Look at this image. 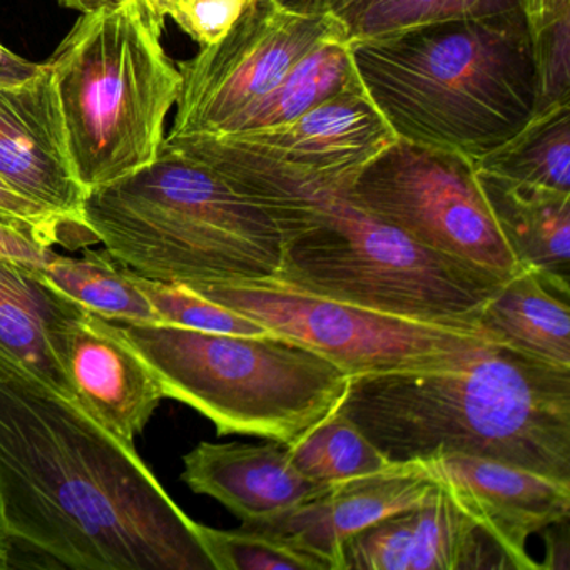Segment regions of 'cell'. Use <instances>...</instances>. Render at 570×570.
Instances as JSON below:
<instances>
[{"mask_svg":"<svg viewBox=\"0 0 570 570\" xmlns=\"http://www.w3.org/2000/svg\"><path fill=\"white\" fill-rule=\"evenodd\" d=\"M41 273L62 296L108 322L163 325L155 306L132 282L129 269L106 249L86 248L78 258L55 253Z\"/></svg>","mask_w":570,"mask_h":570,"instance_id":"22","label":"cell"},{"mask_svg":"<svg viewBox=\"0 0 570 570\" xmlns=\"http://www.w3.org/2000/svg\"><path fill=\"white\" fill-rule=\"evenodd\" d=\"M141 0L82 14L46 65L86 193L153 165L183 78Z\"/></svg>","mask_w":570,"mask_h":570,"instance_id":"6","label":"cell"},{"mask_svg":"<svg viewBox=\"0 0 570 570\" xmlns=\"http://www.w3.org/2000/svg\"><path fill=\"white\" fill-rule=\"evenodd\" d=\"M183 482L222 502L243 523L272 519L332 489L303 475L286 446L276 442H202L183 456Z\"/></svg>","mask_w":570,"mask_h":570,"instance_id":"17","label":"cell"},{"mask_svg":"<svg viewBox=\"0 0 570 570\" xmlns=\"http://www.w3.org/2000/svg\"><path fill=\"white\" fill-rule=\"evenodd\" d=\"M439 487L422 460L393 462L382 472L333 483L328 492L288 512L243 525L275 537L323 570H340L350 537L420 505Z\"/></svg>","mask_w":570,"mask_h":570,"instance_id":"14","label":"cell"},{"mask_svg":"<svg viewBox=\"0 0 570 570\" xmlns=\"http://www.w3.org/2000/svg\"><path fill=\"white\" fill-rule=\"evenodd\" d=\"M340 412L390 460H500L570 482V368L492 342L446 365L350 376Z\"/></svg>","mask_w":570,"mask_h":570,"instance_id":"2","label":"cell"},{"mask_svg":"<svg viewBox=\"0 0 570 570\" xmlns=\"http://www.w3.org/2000/svg\"><path fill=\"white\" fill-rule=\"evenodd\" d=\"M395 139L362 89L283 125L236 135L165 138V145L219 175L289 176L346 188Z\"/></svg>","mask_w":570,"mask_h":570,"instance_id":"11","label":"cell"},{"mask_svg":"<svg viewBox=\"0 0 570 570\" xmlns=\"http://www.w3.org/2000/svg\"><path fill=\"white\" fill-rule=\"evenodd\" d=\"M343 189L285 176L259 185L282 235L276 278L402 318L480 328V312L505 279L376 222Z\"/></svg>","mask_w":570,"mask_h":570,"instance_id":"4","label":"cell"},{"mask_svg":"<svg viewBox=\"0 0 570 570\" xmlns=\"http://www.w3.org/2000/svg\"><path fill=\"white\" fill-rule=\"evenodd\" d=\"M42 65L28 61L0 45V85H18L41 71Z\"/></svg>","mask_w":570,"mask_h":570,"instance_id":"34","label":"cell"},{"mask_svg":"<svg viewBox=\"0 0 570 570\" xmlns=\"http://www.w3.org/2000/svg\"><path fill=\"white\" fill-rule=\"evenodd\" d=\"M285 446L303 475L326 485L382 472L393 463L340 410Z\"/></svg>","mask_w":570,"mask_h":570,"instance_id":"25","label":"cell"},{"mask_svg":"<svg viewBox=\"0 0 570 570\" xmlns=\"http://www.w3.org/2000/svg\"><path fill=\"white\" fill-rule=\"evenodd\" d=\"M282 2L288 8L295 9V11L326 14V12H335L348 0H282Z\"/></svg>","mask_w":570,"mask_h":570,"instance_id":"35","label":"cell"},{"mask_svg":"<svg viewBox=\"0 0 570 570\" xmlns=\"http://www.w3.org/2000/svg\"><path fill=\"white\" fill-rule=\"evenodd\" d=\"M161 386L215 423L219 436L292 445L338 410L350 375L278 335L239 336L116 323Z\"/></svg>","mask_w":570,"mask_h":570,"instance_id":"7","label":"cell"},{"mask_svg":"<svg viewBox=\"0 0 570 570\" xmlns=\"http://www.w3.org/2000/svg\"><path fill=\"white\" fill-rule=\"evenodd\" d=\"M336 39L346 35L332 12L309 14L282 0H248L225 38L179 62L181 92L166 138L225 135L299 59Z\"/></svg>","mask_w":570,"mask_h":570,"instance_id":"10","label":"cell"},{"mask_svg":"<svg viewBox=\"0 0 570 570\" xmlns=\"http://www.w3.org/2000/svg\"><path fill=\"white\" fill-rule=\"evenodd\" d=\"M475 569L513 567L492 537L440 485L420 505L350 537L340 570Z\"/></svg>","mask_w":570,"mask_h":570,"instance_id":"15","label":"cell"},{"mask_svg":"<svg viewBox=\"0 0 570 570\" xmlns=\"http://www.w3.org/2000/svg\"><path fill=\"white\" fill-rule=\"evenodd\" d=\"M473 165L509 181L570 193V105L537 112L513 138Z\"/></svg>","mask_w":570,"mask_h":570,"instance_id":"23","label":"cell"},{"mask_svg":"<svg viewBox=\"0 0 570 570\" xmlns=\"http://www.w3.org/2000/svg\"><path fill=\"white\" fill-rule=\"evenodd\" d=\"M12 539L6 532L4 525L0 523V570L9 569L12 557Z\"/></svg>","mask_w":570,"mask_h":570,"instance_id":"38","label":"cell"},{"mask_svg":"<svg viewBox=\"0 0 570 570\" xmlns=\"http://www.w3.org/2000/svg\"><path fill=\"white\" fill-rule=\"evenodd\" d=\"M422 462L492 537L513 569H540L527 552V540L570 517V482L466 453H442Z\"/></svg>","mask_w":570,"mask_h":570,"instance_id":"13","label":"cell"},{"mask_svg":"<svg viewBox=\"0 0 570 570\" xmlns=\"http://www.w3.org/2000/svg\"><path fill=\"white\" fill-rule=\"evenodd\" d=\"M85 219L116 262L158 282L266 278L282 266L272 216L215 169L165 142L153 165L89 193Z\"/></svg>","mask_w":570,"mask_h":570,"instance_id":"5","label":"cell"},{"mask_svg":"<svg viewBox=\"0 0 570 570\" xmlns=\"http://www.w3.org/2000/svg\"><path fill=\"white\" fill-rule=\"evenodd\" d=\"M366 98L396 139L476 161L535 111L522 12L350 42Z\"/></svg>","mask_w":570,"mask_h":570,"instance_id":"3","label":"cell"},{"mask_svg":"<svg viewBox=\"0 0 570 570\" xmlns=\"http://www.w3.org/2000/svg\"><path fill=\"white\" fill-rule=\"evenodd\" d=\"M55 253V249L39 245L24 233L0 225V258L45 269Z\"/></svg>","mask_w":570,"mask_h":570,"instance_id":"31","label":"cell"},{"mask_svg":"<svg viewBox=\"0 0 570 570\" xmlns=\"http://www.w3.org/2000/svg\"><path fill=\"white\" fill-rule=\"evenodd\" d=\"M78 308L42 278L41 269L0 258V353L71 399L59 352Z\"/></svg>","mask_w":570,"mask_h":570,"instance_id":"18","label":"cell"},{"mask_svg":"<svg viewBox=\"0 0 570 570\" xmlns=\"http://www.w3.org/2000/svg\"><path fill=\"white\" fill-rule=\"evenodd\" d=\"M520 11V0H348L332 12L348 42L383 38L422 26L473 21Z\"/></svg>","mask_w":570,"mask_h":570,"instance_id":"24","label":"cell"},{"mask_svg":"<svg viewBox=\"0 0 570 570\" xmlns=\"http://www.w3.org/2000/svg\"><path fill=\"white\" fill-rule=\"evenodd\" d=\"M343 195L356 208L426 248L502 279L522 272L476 179L472 159L395 139Z\"/></svg>","mask_w":570,"mask_h":570,"instance_id":"9","label":"cell"},{"mask_svg":"<svg viewBox=\"0 0 570 570\" xmlns=\"http://www.w3.org/2000/svg\"><path fill=\"white\" fill-rule=\"evenodd\" d=\"M129 0H61L66 8L75 9L81 14H91V12L101 11V9H115L126 4Z\"/></svg>","mask_w":570,"mask_h":570,"instance_id":"36","label":"cell"},{"mask_svg":"<svg viewBox=\"0 0 570 570\" xmlns=\"http://www.w3.org/2000/svg\"><path fill=\"white\" fill-rule=\"evenodd\" d=\"M0 225L18 229L46 248L81 249L78 239L58 219L42 212L35 203L22 198L4 179L0 178Z\"/></svg>","mask_w":570,"mask_h":570,"instance_id":"29","label":"cell"},{"mask_svg":"<svg viewBox=\"0 0 570 570\" xmlns=\"http://www.w3.org/2000/svg\"><path fill=\"white\" fill-rule=\"evenodd\" d=\"M348 373L446 365L497 342L482 328L419 322L326 298L276 276L188 286Z\"/></svg>","mask_w":570,"mask_h":570,"instance_id":"8","label":"cell"},{"mask_svg":"<svg viewBox=\"0 0 570 570\" xmlns=\"http://www.w3.org/2000/svg\"><path fill=\"white\" fill-rule=\"evenodd\" d=\"M0 178L58 219L81 249L98 245L85 219L88 193L76 178L48 65L31 79L0 85Z\"/></svg>","mask_w":570,"mask_h":570,"instance_id":"12","label":"cell"},{"mask_svg":"<svg viewBox=\"0 0 570 570\" xmlns=\"http://www.w3.org/2000/svg\"><path fill=\"white\" fill-rule=\"evenodd\" d=\"M520 11L527 29L533 32L570 12V0H520Z\"/></svg>","mask_w":570,"mask_h":570,"instance_id":"33","label":"cell"},{"mask_svg":"<svg viewBox=\"0 0 570 570\" xmlns=\"http://www.w3.org/2000/svg\"><path fill=\"white\" fill-rule=\"evenodd\" d=\"M129 275L136 286L145 293L149 303L155 306L163 325L181 326V328L206 333H223V335H273L259 323L198 295L188 286L145 278L131 269Z\"/></svg>","mask_w":570,"mask_h":570,"instance_id":"26","label":"cell"},{"mask_svg":"<svg viewBox=\"0 0 570 570\" xmlns=\"http://www.w3.org/2000/svg\"><path fill=\"white\" fill-rule=\"evenodd\" d=\"M362 89L350 42H325L299 59L268 95L245 109L225 135L283 125L330 99Z\"/></svg>","mask_w":570,"mask_h":570,"instance_id":"21","label":"cell"},{"mask_svg":"<svg viewBox=\"0 0 570 570\" xmlns=\"http://www.w3.org/2000/svg\"><path fill=\"white\" fill-rule=\"evenodd\" d=\"M476 179L517 263L569 288L570 193L509 181L479 169Z\"/></svg>","mask_w":570,"mask_h":570,"instance_id":"19","label":"cell"},{"mask_svg":"<svg viewBox=\"0 0 570 570\" xmlns=\"http://www.w3.org/2000/svg\"><path fill=\"white\" fill-rule=\"evenodd\" d=\"M535 75V111L570 105V12L529 32Z\"/></svg>","mask_w":570,"mask_h":570,"instance_id":"28","label":"cell"},{"mask_svg":"<svg viewBox=\"0 0 570 570\" xmlns=\"http://www.w3.org/2000/svg\"><path fill=\"white\" fill-rule=\"evenodd\" d=\"M0 523L69 569L215 570L136 445L2 353Z\"/></svg>","mask_w":570,"mask_h":570,"instance_id":"1","label":"cell"},{"mask_svg":"<svg viewBox=\"0 0 570 570\" xmlns=\"http://www.w3.org/2000/svg\"><path fill=\"white\" fill-rule=\"evenodd\" d=\"M546 532L547 560L540 563V569L569 570L570 567V539L569 517L550 523L542 530Z\"/></svg>","mask_w":570,"mask_h":570,"instance_id":"32","label":"cell"},{"mask_svg":"<svg viewBox=\"0 0 570 570\" xmlns=\"http://www.w3.org/2000/svg\"><path fill=\"white\" fill-rule=\"evenodd\" d=\"M141 2L146 6L153 19L159 22V24L165 26L169 11L175 8L176 2H179V0H141Z\"/></svg>","mask_w":570,"mask_h":570,"instance_id":"37","label":"cell"},{"mask_svg":"<svg viewBox=\"0 0 570 570\" xmlns=\"http://www.w3.org/2000/svg\"><path fill=\"white\" fill-rule=\"evenodd\" d=\"M479 326L527 358L570 368L569 288L535 269L505 279L480 312Z\"/></svg>","mask_w":570,"mask_h":570,"instance_id":"20","label":"cell"},{"mask_svg":"<svg viewBox=\"0 0 570 570\" xmlns=\"http://www.w3.org/2000/svg\"><path fill=\"white\" fill-rule=\"evenodd\" d=\"M195 530L215 570H323L309 557L249 527L219 530L196 522Z\"/></svg>","mask_w":570,"mask_h":570,"instance_id":"27","label":"cell"},{"mask_svg":"<svg viewBox=\"0 0 570 570\" xmlns=\"http://www.w3.org/2000/svg\"><path fill=\"white\" fill-rule=\"evenodd\" d=\"M246 4L248 0H179L168 18L193 41L206 48L228 35Z\"/></svg>","mask_w":570,"mask_h":570,"instance_id":"30","label":"cell"},{"mask_svg":"<svg viewBox=\"0 0 570 570\" xmlns=\"http://www.w3.org/2000/svg\"><path fill=\"white\" fill-rule=\"evenodd\" d=\"M59 360L75 399L135 445L165 393L118 325L79 306L66 326Z\"/></svg>","mask_w":570,"mask_h":570,"instance_id":"16","label":"cell"}]
</instances>
